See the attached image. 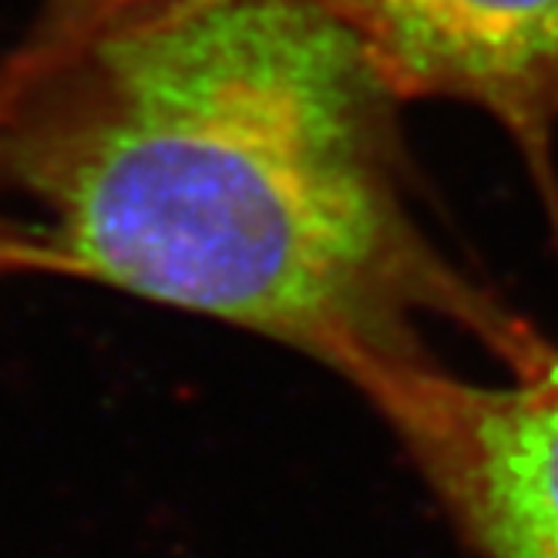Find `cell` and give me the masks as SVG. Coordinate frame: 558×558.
<instances>
[{"label": "cell", "instance_id": "obj_2", "mask_svg": "<svg viewBox=\"0 0 558 558\" xmlns=\"http://www.w3.org/2000/svg\"><path fill=\"white\" fill-rule=\"evenodd\" d=\"M356 393L474 558H558V343L542 340L495 380L458 377L434 356Z\"/></svg>", "mask_w": 558, "mask_h": 558}, {"label": "cell", "instance_id": "obj_4", "mask_svg": "<svg viewBox=\"0 0 558 558\" xmlns=\"http://www.w3.org/2000/svg\"><path fill=\"white\" fill-rule=\"evenodd\" d=\"M166 0H41L27 34L0 61V95L24 88L85 51L101 34L114 31Z\"/></svg>", "mask_w": 558, "mask_h": 558}, {"label": "cell", "instance_id": "obj_1", "mask_svg": "<svg viewBox=\"0 0 558 558\" xmlns=\"http://www.w3.org/2000/svg\"><path fill=\"white\" fill-rule=\"evenodd\" d=\"M397 95L313 0H166L0 95V185L88 279L340 374L434 361L451 327L514 367L542 333L414 216Z\"/></svg>", "mask_w": 558, "mask_h": 558}, {"label": "cell", "instance_id": "obj_3", "mask_svg": "<svg viewBox=\"0 0 558 558\" xmlns=\"http://www.w3.org/2000/svg\"><path fill=\"white\" fill-rule=\"evenodd\" d=\"M404 98L471 105L525 155L558 222V0H313Z\"/></svg>", "mask_w": 558, "mask_h": 558}, {"label": "cell", "instance_id": "obj_5", "mask_svg": "<svg viewBox=\"0 0 558 558\" xmlns=\"http://www.w3.org/2000/svg\"><path fill=\"white\" fill-rule=\"evenodd\" d=\"M14 276H64L68 263L48 243V235L34 222H21L0 213V279Z\"/></svg>", "mask_w": 558, "mask_h": 558}]
</instances>
